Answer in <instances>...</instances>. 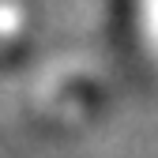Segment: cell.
<instances>
[{"label": "cell", "instance_id": "cell-1", "mask_svg": "<svg viewBox=\"0 0 158 158\" xmlns=\"http://www.w3.org/2000/svg\"><path fill=\"white\" fill-rule=\"evenodd\" d=\"M132 19H135V30H139L143 53L151 56V64H158V0H135Z\"/></svg>", "mask_w": 158, "mask_h": 158}]
</instances>
